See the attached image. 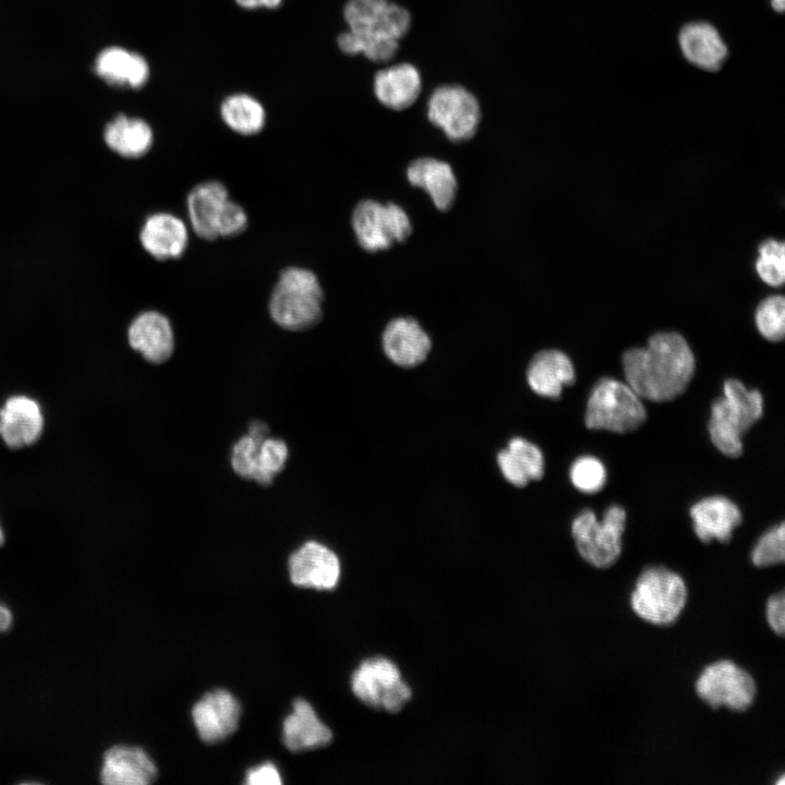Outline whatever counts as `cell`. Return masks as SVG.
<instances>
[{
	"label": "cell",
	"instance_id": "obj_1",
	"mask_svg": "<svg viewBox=\"0 0 785 785\" xmlns=\"http://www.w3.org/2000/svg\"><path fill=\"white\" fill-rule=\"evenodd\" d=\"M626 383L642 399L662 402L680 396L696 369L695 355L686 339L675 331L651 336L644 348L623 354Z\"/></svg>",
	"mask_w": 785,
	"mask_h": 785
},
{
	"label": "cell",
	"instance_id": "obj_2",
	"mask_svg": "<svg viewBox=\"0 0 785 785\" xmlns=\"http://www.w3.org/2000/svg\"><path fill=\"white\" fill-rule=\"evenodd\" d=\"M324 291L317 276L300 266L283 268L268 300V312L276 325L289 331H304L323 317Z\"/></svg>",
	"mask_w": 785,
	"mask_h": 785
},
{
	"label": "cell",
	"instance_id": "obj_3",
	"mask_svg": "<svg viewBox=\"0 0 785 785\" xmlns=\"http://www.w3.org/2000/svg\"><path fill=\"white\" fill-rule=\"evenodd\" d=\"M763 397L748 389L740 381L727 379L723 396L711 406L709 434L713 445L725 456L736 458L742 452V436L762 416Z\"/></svg>",
	"mask_w": 785,
	"mask_h": 785
},
{
	"label": "cell",
	"instance_id": "obj_4",
	"mask_svg": "<svg viewBox=\"0 0 785 785\" xmlns=\"http://www.w3.org/2000/svg\"><path fill=\"white\" fill-rule=\"evenodd\" d=\"M584 419L591 430L628 433L644 423L647 411L642 398L627 383L605 377L592 388Z\"/></svg>",
	"mask_w": 785,
	"mask_h": 785
},
{
	"label": "cell",
	"instance_id": "obj_5",
	"mask_svg": "<svg viewBox=\"0 0 785 785\" xmlns=\"http://www.w3.org/2000/svg\"><path fill=\"white\" fill-rule=\"evenodd\" d=\"M687 594L681 576L665 567H649L636 581L630 606L643 620L666 626L676 621L681 614Z\"/></svg>",
	"mask_w": 785,
	"mask_h": 785
},
{
	"label": "cell",
	"instance_id": "obj_6",
	"mask_svg": "<svg viewBox=\"0 0 785 785\" xmlns=\"http://www.w3.org/2000/svg\"><path fill=\"white\" fill-rule=\"evenodd\" d=\"M625 526L626 511L618 505L609 506L602 520L592 510H582L571 524L578 553L594 567H611L620 556Z\"/></svg>",
	"mask_w": 785,
	"mask_h": 785
},
{
	"label": "cell",
	"instance_id": "obj_7",
	"mask_svg": "<svg viewBox=\"0 0 785 785\" xmlns=\"http://www.w3.org/2000/svg\"><path fill=\"white\" fill-rule=\"evenodd\" d=\"M350 685L365 705L388 713L399 712L412 696L397 665L385 657L363 661L353 672Z\"/></svg>",
	"mask_w": 785,
	"mask_h": 785
},
{
	"label": "cell",
	"instance_id": "obj_8",
	"mask_svg": "<svg viewBox=\"0 0 785 785\" xmlns=\"http://www.w3.org/2000/svg\"><path fill=\"white\" fill-rule=\"evenodd\" d=\"M351 225L358 243L370 253L391 247L409 238L412 226L407 213L394 203L364 200L352 212Z\"/></svg>",
	"mask_w": 785,
	"mask_h": 785
},
{
	"label": "cell",
	"instance_id": "obj_9",
	"mask_svg": "<svg viewBox=\"0 0 785 785\" xmlns=\"http://www.w3.org/2000/svg\"><path fill=\"white\" fill-rule=\"evenodd\" d=\"M698 697L713 709L725 706L742 712L757 696L753 677L736 663L722 660L706 666L696 681Z\"/></svg>",
	"mask_w": 785,
	"mask_h": 785
},
{
	"label": "cell",
	"instance_id": "obj_10",
	"mask_svg": "<svg viewBox=\"0 0 785 785\" xmlns=\"http://www.w3.org/2000/svg\"><path fill=\"white\" fill-rule=\"evenodd\" d=\"M409 27V12L395 3H388L378 19L366 28L341 34L338 46L348 55L363 53L375 62L388 61L396 55L398 41Z\"/></svg>",
	"mask_w": 785,
	"mask_h": 785
},
{
	"label": "cell",
	"instance_id": "obj_11",
	"mask_svg": "<svg viewBox=\"0 0 785 785\" xmlns=\"http://www.w3.org/2000/svg\"><path fill=\"white\" fill-rule=\"evenodd\" d=\"M428 119L454 142L471 138L479 126L481 112L475 97L458 85L435 89L428 100Z\"/></svg>",
	"mask_w": 785,
	"mask_h": 785
},
{
	"label": "cell",
	"instance_id": "obj_12",
	"mask_svg": "<svg viewBox=\"0 0 785 785\" xmlns=\"http://www.w3.org/2000/svg\"><path fill=\"white\" fill-rule=\"evenodd\" d=\"M288 566L290 580L298 587L333 590L340 579L338 556L316 541H309L294 551Z\"/></svg>",
	"mask_w": 785,
	"mask_h": 785
},
{
	"label": "cell",
	"instance_id": "obj_13",
	"mask_svg": "<svg viewBox=\"0 0 785 785\" xmlns=\"http://www.w3.org/2000/svg\"><path fill=\"white\" fill-rule=\"evenodd\" d=\"M241 705L225 689L205 693L192 709V720L200 738L207 744L220 742L232 735L239 725Z\"/></svg>",
	"mask_w": 785,
	"mask_h": 785
},
{
	"label": "cell",
	"instance_id": "obj_14",
	"mask_svg": "<svg viewBox=\"0 0 785 785\" xmlns=\"http://www.w3.org/2000/svg\"><path fill=\"white\" fill-rule=\"evenodd\" d=\"M142 249L154 259L166 262L183 256L189 245L184 221L168 212H155L144 218L138 230Z\"/></svg>",
	"mask_w": 785,
	"mask_h": 785
},
{
	"label": "cell",
	"instance_id": "obj_15",
	"mask_svg": "<svg viewBox=\"0 0 785 785\" xmlns=\"http://www.w3.org/2000/svg\"><path fill=\"white\" fill-rule=\"evenodd\" d=\"M129 346L147 362H166L174 350V334L169 318L156 310L137 313L126 329Z\"/></svg>",
	"mask_w": 785,
	"mask_h": 785
},
{
	"label": "cell",
	"instance_id": "obj_16",
	"mask_svg": "<svg viewBox=\"0 0 785 785\" xmlns=\"http://www.w3.org/2000/svg\"><path fill=\"white\" fill-rule=\"evenodd\" d=\"M44 428L39 404L26 396L10 397L0 409V436L13 449L37 442Z\"/></svg>",
	"mask_w": 785,
	"mask_h": 785
},
{
	"label": "cell",
	"instance_id": "obj_17",
	"mask_svg": "<svg viewBox=\"0 0 785 785\" xmlns=\"http://www.w3.org/2000/svg\"><path fill=\"white\" fill-rule=\"evenodd\" d=\"M382 341L386 357L402 367L421 364L432 347L428 335L411 317H398L389 322L384 329Z\"/></svg>",
	"mask_w": 785,
	"mask_h": 785
},
{
	"label": "cell",
	"instance_id": "obj_18",
	"mask_svg": "<svg viewBox=\"0 0 785 785\" xmlns=\"http://www.w3.org/2000/svg\"><path fill=\"white\" fill-rule=\"evenodd\" d=\"M157 769L150 757L138 747L117 745L102 760L100 781L108 785H146L155 781Z\"/></svg>",
	"mask_w": 785,
	"mask_h": 785
},
{
	"label": "cell",
	"instance_id": "obj_19",
	"mask_svg": "<svg viewBox=\"0 0 785 785\" xmlns=\"http://www.w3.org/2000/svg\"><path fill=\"white\" fill-rule=\"evenodd\" d=\"M690 517L696 535L705 543L713 540L728 542L742 519L737 505L724 496L699 500L690 508Z\"/></svg>",
	"mask_w": 785,
	"mask_h": 785
},
{
	"label": "cell",
	"instance_id": "obj_20",
	"mask_svg": "<svg viewBox=\"0 0 785 785\" xmlns=\"http://www.w3.org/2000/svg\"><path fill=\"white\" fill-rule=\"evenodd\" d=\"M229 198L227 186L218 180L194 185L186 196V209L194 233L206 241L218 239L217 221Z\"/></svg>",
	"mask_w": 785,
	"mask_h": 785
},
{
	"label": "cell",
	"instance_id": "obj_21",
	"mask_svg": "<svg viewBox=\"0 0 785 785\" xmlns=\"http://www.w3.org/2000/svg\"><path fill=\"white\" fill-rule=\"evenodd\" d=\"M576 378L575 367L569 357L556 349L538 352L527 370V382L538 395L558 398L563 388L572 385Z\"/></svg>",
	"mask_w": 785,
	"mask_h": 785
},
{
	"label": "cell",
	"instance_id": "obj_22",
	"mask_svg": "<svg viewBox=\"0 0 785 785\" xmlns=\"http://www.w3.org/2000/svg\"><path fill=\"white\" fill-rule=\"evenodd\" d=\"M333 738L331 730L321 721L304 699L293 701L292 712L282 723V741L293 752L324 747Z\"/></svg>",
	"mask_w": 785,
	"mask_h": 785
},
{
	"label": "cell",
	"instance_id": "obj_23",
	"mask_svg": "<svg viewBox=\"0 0 785 785\" xmlns=\"http://www.w3.org/2000/svg\"><path fill=\"white\" fill-rule=\"evenodd\" d=\"M679 46L686 59L705 71H717L728 50L717 29L706 22H691L679 32Z\"/></svg>",
	"mask_w": 785,
	"mask_h": 785
},
{
	"label": "cell",
	"instance_id": "obj_24",
	"mask_svg": "<svg viewBox=\"0 0 785 785\" xmlns=\"http://www.w3.org/2000/svg\"><path fill=\"white\" fill-rule=\"evenodd\" d=\"M102 141L106 148L117 157L136 160L148 154L154 134L146 121L118 114L105 125Z\"/></svg>",
	"mask_w": 785,
	"mask_h": 785
},
{
	"label": "cell",
	"instance_id": "obj_25",
	"mask_svg": "<svg viewBox=\"0 0 785 785\" xmlns=\"http://www.w3.org/2000/svg\"><path fill=\"white\" fill-rule=\"evenodd\" d=\"M407 178L412 185L430 195L437 209L446 212L451 208L458 183L449 164L431 157L419 158L409 165Z\"/></svg>",
	"mask_w": 785,
	"mask_h": 785
},
{
	"label": "cell",
	"instance_id": "obj_26",
	"mask_svg": "<svg viewBox=\"0 0 785 785\" xmlns=\"http://www.w3.org/2000/svg\"><path fill=\"white\" fill-rule=\"evenodd\" d=\"M497 463L504 478L515 486H526L540 480L544 473L541 449L522 437H514L507 448L497 454Z\"/></svg>",
	"mask_w": 785,
	"mask_h": 785
},
{
	"label": "cell",
	"instance_id": "obj_27",
	"mask_svg": "<svg viewBox=\"0 0 785 785\" xmlns=\"http://www.w3.org/2000/svg\"><path fill=\"white\" fill-rule=\"evenodd\" d=\"M374 90L384 106L402 110L416 100L421 90V77L411 64L394 65L376 74Z\"/></svg>",
	"mask_w": 785,
	"mask_h": 785
},
{
	"label": "cell",
	"instance_id": "obj_28",
	"mask_svg": "<svg viewBox=\"0 0 785 785\" xmlns=\"http://www.w3.org/2000/svg\"><path fill=\"white\" fill-rule=\"evenodd\" d=\"M95 70L111 85L133 88L142 87L149 74L148 64L142 56L120 47L102 50L96 58Z\"/></svg>",
	"mask_w": 785,
	"mask_h": 785
},
{
	"label": "cell",
	"instance_id": "obj_29",
	"mask_svg": "<svg viewBox=\"0 0 785 785\" xmlns=\"http://www.w3.org/2000/svg\"><path fill=\"white\" fill-rule=\"evenodd\" d=\"M224 122L234 132L253 135L262 131L265 124V111L262 105L247 95H233L221 105Z\"/></svg>",
	"mask_w": 785,
	"mask_h": 785
},
{
	"label": "cell",
	"instance_id": "obj_30",
	"mask_svg": "<svg viewBox=\"0 0 785 785\" xmlns=\"http://www.w3.org/2000/svg\"><path fill=\"white\" fill-rule=\"evenodd\" d=\"M754 322L759 333L770 341H781L785 334V300L781 294L763 299L757 306Z\"/></svg>",
	"mask_w": 785,
	"mask_h": 785
},
{
	"label": "cell",
	"instance_id": "obj_31",
	"mask_svg": "<svg viewBox=\"0 0 785 785\" xmlns=\"http://www.w3.org/2000/svg\"><path fill=\"white\" fill-rule=\"evenodd\" d=\"M756 270L760 279L772 287H780L785 279L784 242L768 239L759 245Z\"/></svg>",
	"mask_w": 785,
	"mask_h": 785
},
{
	"label": "cell",
	"instance_id": "obj_32",
	"mask_svg": "<svg viewBox=\"0 0 785 785\" xmlns=\"http://www.w3.org/2000/svg\"><path fill=\"white\" fill-rule=\"evenodd\" d=\"M287 459L288 447L283 440L265 438L258 447L254 481L263 486L270 485L275 475L283 469Z\"/></svg>",
	"mask_w": 785,
	"mask_h": 785
},
{
	"label": "cell",
	"instance_id": "obj_33",
	"mask_svg": "<svg viewBox=\"0 0 785 785\" xmlns=\"http://www.w3.org/2000/svg\"><path fill=\"white\" fill-rule=\"evenodd\" d=\"M569 478L577 490L582 493L593 494L604 487L606 469L597 458L581 456L571 464Z\"/></svg>",
	"mask_w": 785,
	"mask_h": 785
},
{
	"label": "cell",
	"instance_id": "obj_34",
	"mask_svg": "<svg viewBox=\"0 0 785 785\" xmlns=\"http://www.w3.org/2000/svg\"><path fill=\"white\" fill-rule=\"evenodd\" d=\"M785 559L784 523L773 527L763 533L751 552V561L757 567H769L782 564Z\"/></svg>",
	"mask_w": 785,
	"mask_h": 785
},
{
	"label": "cell",
	"instance_id": "obj_35",
	"mask_svg": "<svg viewBox=\"0 0 785 785\" xmlns=\"http://www.w3.org/2000/svg\"><path fill=\"white\" fill-rule=\"evenodd\" d=\"M388 3V0H349L343 11L349 31L359 32L370 26Z\"/></svg>",
	"mask_w": 785,
	"mask_h": 785
},
{
	"label": "cell",
	"instance_id": "obj_36",
	"mask_svg": "<svg viewBox=\"0 0 785 785\" xmlns=\"http://www.w3.org/2000/svg\"><path fill=\"white\" fill-rule=\"evenodd\" d=\"M258 442L250 435L242 436L232 447L231 467L244 480H254L257 467Z\"/></svg>",
	"mask_w": 785,
	"mask_h": 785
},
{
	"label": "cell",
	"instance_id": "obj_37",
	"mask_svg": "<svg viewBox=\"0 0 785 785\" xmlns=\"http://www.w3.org/2000/svg\"><path fill=\"white\" fill-rule=\"evenodd\" d=\"M247 225L249 218L245 209L240 204L228 198L217 221L218 238L238 237L245 231Z\"/></svg>",
	"mask_w": 785,
	"mask_h": 785
},
{
	"label": "cell",
	"instance_id": "obj_38",
	"mask_svg": "<svg viewBox=\"0 0 785 785\" xmlns=\"http://www.w3.org/2000/svg\"><path fill=\"white\" fill-rule=\"evenodd\" d=\"M766 619L770 628L783 636L785 630V596L778 592L770 596L766 602Z\"/></svg>",
	"mask_w": 785,
	"mask_h": 785
},
{
	"label": "cell",
	"instance_id": "obj_39",
	"mask_svg": "<svg viewBox=\"0 0 785 785\" xmlns=\"http://www.w3.org/2000/svg\"><path fill=\"white\" fill-rule=\"evenodd\" d=\"M245 784L249 785H278L281 777L278 769L271 762H265L250 769L245 775Z\"/></svg>",
	"mask_w": 785,
	"mask_h": 785
},
{
	"label": "cell",
	"instance_id": "obj_40",
	"mask_svg": "<svg viewBox=\"0 0 785 785\" xmlns=\"http://www.w3.org/2000/svg\"><path fill=\"white\" fill-rule=\"evenodd\" d=\"M269 428L268 425L265 424L262 421H252L249 425V433L252 438H254L256 442L262 443L265 438L268 437Z\"/></svg>",
	"mask_w": 785,
	"mask_h": 785
},
{
	"label": "cell",
	"instance_id": "obj_41",
	"mask_svg": "<svg viewBox=\"0 0 785 785\" xmlns=\"http://www.w3.org/2000/svg\"><path fill=\"white\" fill-rule=\"evenodd\" d=\"M241 7L243 8H258V7H266V8H275L277 7L281 0H235Z\"/></svg>",
	"mask_w": 785,
	"mask_h": 785
},
{
	"label": "cell",
	"instance_id": "obj_42",
	"mask_svg": "<svg viewBox=\"0 0 785 785\" xmlns=\"http://www.w3.org/2000/svg\"><path fill=\"white\" fill-rule=\"evenodd\" d=\"M13 623V616L11 611L3 604L0 603V632L7 631L11 628Z\"/></svg>",
	"mask_w": 785,
	"mask_h": 785
},
{
	"label": "cell",
	"instance_id": "obj_43",
	"mask_svg": "<svg viewBox=\"0 0 785 785\" xmlns=\"http://www.w3.org/2000/svg\"><path fill=\"white\" fill-rule=\"evenodd\" d=\"M771 4L776 12H783L785 7V0H771Z\"/></svg>",
	"mask_w": 785,
	"mask_h": 785
},
{
	"label": "cell",
	"instance_id": "obj_44",
	"mask_svg": "<svg viewBox=\"0 0 785 785\" xmlns=\"http://www.w3.org/2000/svg\"><path fill=\"white\" fill-rule=\"evenodd\" d=\"M3 543H4V534H3L2 528H1V526H0V546H1Z\"/></svg>",
	"mask_w": 785,
	"mask_h": 785
}]
</instances>
